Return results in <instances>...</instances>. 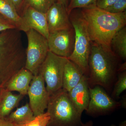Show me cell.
Returning a JSON list of instances; mask_svg holds the SVG:
<instances>
[{
    "label": "cell",
    "instance_id": "obj_1",
    "mask_svg": "<svg viewBox=\"0 0 126 126\" xmlns=\"http://www.w3.org/2000/svg\"><path fill=\"white\" fill-rule=\"evenodd\" d=\"M80 12L91 41L111 48L113 37L126 26V11L113 14L94 5L83 8Z\"/></svg>",
    "mask_w": 126,
    "mask_h": 126
},
{
    "label": "cell",
    "instance_id": "obj_2",
    "mask_svg": "<svg viewBox=\"0 0 126 126\" xmlns=\"http://www.w3.org/2000/svg\"><path fill=\"white\" fill-rule=\"evenodd\" d=\"M118 60L111 48L91 41L87 77L89 87L98 86L111 91L117 79Z\"/></svg>",
    "mask_w": 126,
    "mask_h": 126
},
{
    "label": "cell",
    "instance_id": "obj_3",
    "mask_svg": "<svg viewBox=\"0 0 126 126\" xmlns=\"http://www.w3.org/2000/svg\"><path fill=\"white\" fill-rule=\"evenodd\" d=\"M26 49L20 31L17 29L0 33V89L5 88L10 79L25 67Z\"/></svg>",
    "mask_w": 126,
    "mask_h": 126
},
{
    "label": "cell",
    "instance_id": "obj_4",
    "mask_svg": "<svg viewBox=\"0 0 126 126\" xmlns=\"http://www.w3.org/2000/svg\"><path fill=\"white\" fill-rule=\"evenodd\" d=\"M50 119L47 126H82L81 116L61 88L50 95L47 108Z\"/></svg>",
    "mask_w": 126,
    "mask_h": 126
},
{
    "label": "cell",
    "instance_id": "obj_5",
    "mask_svg": "<svg viewBox=\"0 0 126 126\" xmlns=\"http://www.w3.org/2000/svg\"><path fill=\"white\" fill-rule=\"evenodd\" d=\"M70 15L69 19L74 31L75 43L73 53L68 59L78 65L88 77L91 41L81 12L70 13Z\"/></svg>",
    "mask_w": 126,
    "mask_h": 126
},
{
    "label": "cell",
    "instance_id": "obj_6",
    "mask_svg": "<svg viewBox=\"0 0 126 126\" xmlns=\"http://www.w3.org/2000/svg\"><path fill=\"white\" fill-rule=\"evenodd\" d=\"M28 46L26 49L25 68L33 74L39 73L40 66L48 52V41L45 37L34 30L30 29L25 32Z\"/></svg>",
    "mask_w": 126,
    "mask_h": 126
},
{
    "label": "cell",
    "instance_id": "obj_7",
    "mask_svg": "<svg viewBox=\"0 0 126 126\" xmlns=\"http://www.w3.org/2000/svg\"><path fill=\"white\" fill-rule=\"evenodd\" d=\"M67 59L49 51L40 66L39 73L46 83V87L49 96L62 88L64 69Z\"/></svg>",
    "mask_w": 126,
    "mask_h": 126
},
{
    "label": "cell",
    "instance_id": "obj_8",
    "mask_svg": "<svg viewBox=\"0 0 126 126\" xmlns=\"http://www.w3.org/2000/svg\"><path fill=\"white\" fill-rule=\"evenodd\" d=\"M90 99L86 113L92 116L106 115L121 107L120 102L110 96L101 86L89 88Z\"/></svg>",
    "mask_w": 126,
    "mask_h": 126
},
{
    "label": "cell",
    "instance_id": "obj_9",
    "mask_svg": "<svg viewBox=\"0 0 126 126\" xmlns=\"http://www.w3.org/2000/svg\"><path fill=\"white\" fill-rule=\"evenodd\" d=\"M27 94L30 107L35 117L43 114L47 109L49 95L42 75L39 73L34 75L31 82Z\"/></svg>",
    "mask_w": 126,
    "mask_h": 126
},
{
    "label": "cell",
    "instance_id": "obj_10",
    "mask_svg": "<svg viewBox=\"0 0 126 126\" xmlns=\"http://www.w3.org/2000/svg\"><path fill=\"white\" fill-rule=\"evenodd\" d=\"M47 41L50 52L68 58L72 54L74 48L75 33L73 28L50 33Z\"/></svg>",
    "mask_w": 126,
    "mask_h": 126
},
{
    "label": "cell",
    "instance_id": "obj_11",
    "mask_svg": "<svg viewBox=\"0 0 126 126\" xmlns=\"http://www.w3.org/2000/svg\"><path fill=\"white\" fill-rule=\"evenodd\" d=\"M46 14L49 33L73 27L67 8L58 1L51 6Z\"/></svg>",
    "mask_w": 126,
    "mask_h": 126
},
{
    "label": "cell",
    "instance_id": "obj_12",
    "mask_svg": "<svg viewBox=\"0 0 126 126\" xmlns=\"http://www.w3.org/2000/svg\"><path fill=\"white\" fill-rule=\"evenodd\" d=\"M21 16L28 30H34L48 39L49 33L46 14L30 6H26Z\"/></svg>",
    "mask_w": 126,
    "mask_h": 126
},
{
    "label": "cell",
    "instance_id": "obj_13",
    "mask_svg": "<svg viewBox=\"0 0 126 126\" xmlns=\"http://www.w3.org/2000/svg\"><path fill=\"white\" fill-rule=\"evenodd\" d=\"M88 77L84 75L79 82L70 91L68 94L78 112L82 115L88 108L90 99Z\"/></svg>",
    "mask_w": 126,
    "mask_h": 126
},
{
    "label": "cell",
    "instance_id": "obj_14",
    "mask_svg": "<svg viewBox=\"0 0 126 126\" xmlns=\"http://www.w3.org/2000/svg\"><path fill=\"white\" fill-rule=\"evenodd\" d=\"M33 76L30 71L23 68L10 79L5 88L10 92H18L24 96L27 95Z\"/></svg>",
    "mask_w": 126,
    "mask_h": 126
},
{
    "label": "cell",
    "instance_id": "obj_15",
    "mask_svg": "<svg viewBox=\"0 0 126 126\" xmlns=\"http://www.w3.org/2000/svg\"><path fill=\"white\" fill-rule=\"evenodd\" d=\"M84 75L79 67L68 59L64 69L62 88L68 92L79 82Z\"/></svg>",
    "mask_w": 126,
    "mask_h": 126
},
{
    "label": "cell",
    "instance_id": "obj_16",
    "mask_svg": "<svg viewBox=\"0 0 126 126\" xmlns=\"http://www.w3.org/2000/svg\"><path fill=\"white\" fill-rule=\"evenodd\" d=\"M24 96L19 94H13L5 88L0 89V118L7 117Z\"/></svg>",
    "mask_w": 126,
    "mask_h": 126
},
{
    "label": "cell",
    "instance_id": "obj_17",
    "mask_svg": "<svg viewBox=\"0 0 126 126\" xmlns=\"http://www.w3.org/2000/svg\"><path fill=\"white\" fill-rule=\"evenodd\" d=\"M0 16L20 31L26 32L28 30L23 19L8 0H0Z\"/></svg>",
    "mask_w": 126,
    "mask_h": 126
},
{
    "label": "cell",
    "instance_id": "obj_18",
    "mask_svg": "<svg viewBox=\"0 0 126 126\" xmlns=\"http://www.w3.org/2000/svg\"><path fill=\"white\" fill-rule=\"evenodd\" d=\"M32 111L29 103L17 108L16 111L11 112L6 118V119L15 126L25 124L34 118Z\"/></svg>",
    "mask_w": 126,
    "mask_h": 126
},
{
    "label": "cell",
    "instance_id": "obj_19",
    "mask_svg": "<svg viewBox=\"0 0 126 126\" xmlns=\"http://www.w3.org/2000/svg\"><path fill=\"white\" fill-rule=\"evenodd\" d=\"M111 45L118 57L124 60L126 59V27H123L115 34L112 39Z\"/></svg>",
    "mask_w": 126,
    "mask_h": 126
},
{
    "label": "cell",
    "instance_id": "obj_20",
    "mask_svg": "<svg viewBox=\"0 0 126 126\" xmlns=\"http://www.w3.org/2000/svg\"><path fill=\"white\" fill-rule=\"evenodd\" d=\"M118 73L111 94L112 97L115 100L119 98L121 94L126 89V70Z\"/></svg>",
    "mask_w": 126,
    "mask_h": 126
},
{
    "label": "cell",
    "instance_id": "obj_21",
    "mask_svg": "<svg viewBox=\"0 0 126 126\" xmlns=\"http://www.w3.org/2000/svg\"><path fill=\"white\" fill-rule=\"evenodd\" d=\"M56 0H24L25 6H30L38 11L46 14Z\"/></svg>",
    "mask_w": 126,
    "mask_h": 126
},
{
    "label": "cell",
    "instance_id": "obj_22",
    "mask_svg": "<svg viewBox=\"0 0 126 126\" xmlns=\"http://www.w3.org/2000/svg\"><path fill=\"white\" fill-rule=\"evenodd\" d=\"M97 0H70L67 7V13L69 16L74 9L79 8H85L96 5Z\"/></svg>",
    "mask_w": 126,
    "mask_h": 126
},
{
    "label": "cell",
    "instance_id": "obj_23",
    "mask_svg": "<svg viewBox=\"0 0 126 126\" xmlns=\"http://www.w3.org/2000/svg\"><path fill=\"white\" fill-rule=\"evenodd\" d=\"M50 119L49 113L47 112L35 117L30 121L18 126H47Z\"/></svg>",
    "mask_w": 126,
    "mask_h": 126
},
{
    "label": "cell",
    "instance_id": "obj_24",
    "mask_svg": "<svg viewBox=\"0 0 126 126\" xmlns=\"http://www.w3.org/2000/svg\"><path fill=\"white\" fill-rule=\"evenodd\" d=\"M126 0H117L112 5L105 10L113 14H118L126 11Z\"/></svg>",
    "mask_w": 126,
    "mask_h": 126
},
{
    "label": "cell",
    "instance_id": "obj_25",
    "mask_svg": "<svg viewBox=\"0 0 126 126\" xmlns=\"http://www.w3.org/2000/svg\"><path fill=\"white\" fill-rule=\"evenodd\" d=\"M16 29L15 26L0 16V33L7 30Z\"/></svg>",
    "mask_w": 126,
    "mask_h": 126
},
{
    "label": "cell",
    "instance_id": "obj_26",
    "mask_svg": "<svg viewBox=\"0 0 126 126\" xmlns=\"http://www.w3.org/2000/svg\"><path fill=\"white\" fill-rule=\"evenodd\" d=\"M117 0H97L96 6L101 9L106 10L115 3Z\"/></svg>",
    "mask_w": 126,
    "mask_h": 126
},
{
    "label": "cell",
    "instance_id": "obj_27",
    "mask_svg": "<svg viewBox=\"0 0 126 126\" xmlns=\"http://www.w3.org/2000/svg\"><path fill=\"white\" fill-rule=\"evenodd\" d=\"M14 6L20 16L21 11L23 6L24 0H8Z\"/></svg>",
    "mask_w": 126,
    "mask_h": 126
},
{
    "label": "cell",
    "instance_id": "obj_28",
    "mask_svg": "<svg viewBox=\"0 0 126 126\" xmlns=\"http://www.w3.org/2000/svg\"><path fill=\"white\" fill-rule=\"evenodd\" d=\"M0 126H15L5 118H0Z\"/></svg>",
    "mask_w": 126,
    "mask_h": 126
},
{
    "label": "cell",
    "instance_id": "obj_29",
    "mask_svg": "<svg viewBox=\"0 0 126 126\" xmlns=\"http://www.w3.org/2000/svg\"><path fill=\"white\" fill-rule=\"evenodd\" d=\"M93 122L92 121L90 120L85 123H82V126H93Z\"/></svg>",
    "mask_w": 126,
    "mask_h": 126
},
{
    "label": "cell",
    "instance_id": "obj_30",
    "mask_svg": "<svg viewBox=\"0 0 126 126\" xmlns=\"http://www.w3.org/2000/svg\"><path fill=\"white\" fill-rule=\"evenodd\" d=\"M126 98L124 97L122 99L121 101H120L121 103V106L122 107L124 108H126Z\"/></svg>",
    "mask_w": 126,
    "mask_h": 126
},
{
    "label": "cell",
    "instance_id": "obj_31",
    "mask_svg": "<svg viewBox=\"0 0 126 126\" xmlns=\"http://www.w3.org/2000/svg\"><path fill=\"white\" fill-rule=\"evenodd\" d=\"M57 1L61 3L67 8L68 6V0H58Z\"/></svg>",
    "mask_w": 126,
    "mask_h": 126
},
{
    "label": "cell",
    "instance_id": "obj_32",
    "mask_svg": "<svg viewBox=\"0 0 126 126\" xmlns=\"http://www.w3.org/2000/svg\"><path fill=\"white\" fill-rule=\"evenodd\" d=\"M109 126H126V121H124L122 122L118 126H116L115 124H112Z\"/></svg>",
    "mask_w": 126,
    "mask_h": 126
}]
</instances>
